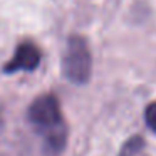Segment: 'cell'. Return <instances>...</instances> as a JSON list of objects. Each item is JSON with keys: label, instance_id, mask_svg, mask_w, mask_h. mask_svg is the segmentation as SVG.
<instances>
[{"label": "cell", "instance_id": "6da1fadb", "mask_svg": "<svg viewBox=\"0 0 156 156\" xmlns=\"http://www.w3.org/2000/svg\"><path fill=\"white\" fill-rule=\"evenodd\" d=\"M29 121L45 136L47 144L57 151L66 141V126L59 101L52 94H42L29 108Z\"/></svg>", "mask_w": 156, "mask_h": 156}, {"label": "cell", "instance_id": "7a4b0ae2", "mask_svg": "<svg viewBox=\"0 0 156 156\" xmlns=\"http://www.w3.org/2000/svg\"><path fill=\"white\" fill-rule=\"evenodd\" d=\"M64 76L74 84H86L92 72V57L87 41L81 35L69 37L62 57Z\"/></svg>", "mask_w": 156, "mask_h": 156}, {"label": "cell", "instance_id": "3957f363", "mask_svg": "<svg viewBox=\"0 0 156 156\" xmlns=\"http://www.w3.org/2000/svg\"><path fill=\"white\" fill-rule=\"evenodd\" d=\"M39 64H41V49L34 42H22L15 49L14 57L5 64L4 71L7 74L17 71H34Z\"/></svg>", "mask_w": 156, "mask_h": 156}, {"label": "cell", "instance_id": "277c9868", "mask_svg": "<svg viewBox=\"0 0 156 156\" xmlns=\"http://www.w3.org/2000/svg\"><path fill=\"white\" fill-rule=\"evenodd\" d=\"M143 149V138L141 136H133L122 144L119 156H138Z\"/></svg>", "mask_w": 156, "mask_h": 156}, {"label": "cell", "instance_id": "5b68a950", "mask_svg": "<svg viewBox=\"0 0 156 156\" xmlns=\"http://www.w3.org/2000/svg\"><path fill=\"white\" fill-rule=\"evenodd\" d=\"M144 119H146V124H148L149 129L156 133V102H151V104L146 108L144 111Z\"/></svg>", "mask_w": 156, "mask_h": 156}]
</instances>
